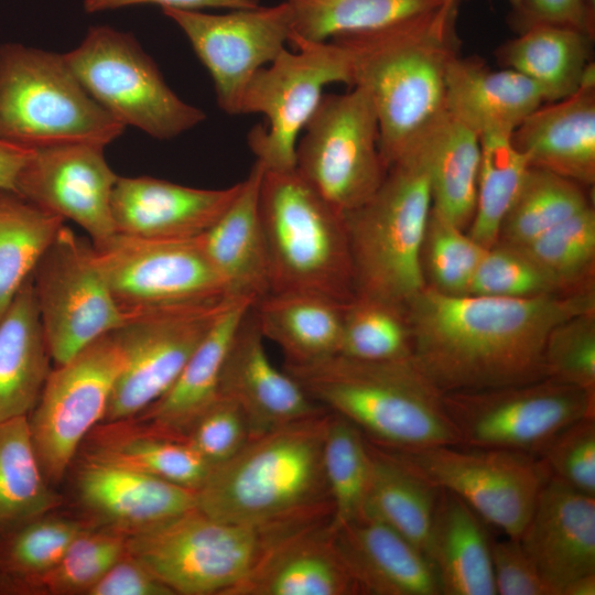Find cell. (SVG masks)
I'll use <instances>...</instances> for the list:
<instances>
[{
	"label": "cell",
	"instance_id": "obj_1",
	"mask_svg": "<svg viewBox=\"0 0 595 595\" xmlns=\"http://www.w3.org/2000/svg\"><path fill=\"white\" fill-rule=\"evenodd\" d=\"M595 311L594 286L531 298L454 295L425 285L405 306L411 357L442 392L547 378L543 353L561 322Z\"/></svg>",
	"mask_w": 595,
	"mask_h": 595
},
{
	"label": "cell",
	"instance_id": "obj_2",
	"mask_svg": "<svg viewBox=\"0 0 595 595\" xmlns=\"http://www.w3.org/2000/svg\"><path fill=\"white\" fill-rule=\"evenodd\" d=\"M459 0L392 24L332 40L349 57L353 86L371 97L387 169L411 154L448 113L446 78L459 55Z\"/></svg>",
	"mask_w": 595,
	"mask_h": 595
},
{
	"label": "cell",
	"instance_id": "obj_3",
	"mask_svg": "<svg viewBox=\"0 0 595 595\" xmlns=\"http://www.w3.org/2000/svg\"><path fill=\"white\" fill-rule=\"evenodd\" d=\"M328 411L250 437L213 466L196 489V508L263 537L331 520L323 448Z\"/></svg>",
	"mask_w": 595,
	"mask_h": 595
},
{
	"label": "cell",
	"instance_id": "obj_4",
	"mask_svg": "<svg viewBox=\"0 0 595 595\" xmlns=\"http://www.w3.org/2000/svg\"><path fill=\"white\" fill-rule=\"evenodd\" d=\"M309 397L353 423L372 445L408 451L461 444L443 393L412 357L363 360L340 354L284 368Z\"/></svg>",
	"mask_w": 595,
	"mask_h": 595
},
{
	"label": "cell",
	"instance_id": "obj_5",
	"mask_svg": "<svg viewBox=\"0 0 595 595\" xmlns=\"http://www.w3.org/2000/svg\"><path fill=\"white\" fill-rule=\"evenodd\" d=\"M259 212L270 293H310L343 305L356 296L344 216L295 170L263 171Z\"/></svg>",
	"mask_w": 595,
	"mask_h": 595
},
{
	"label": "cell",
	"instance_id": "obj_6",
	"mask_svg": "<svg viewBox=\"0 0 595 595\" xmlns=\"http://www.w3.org/2000/svg\"><path fill=\"white\" fill-rule=\"evenodd\" d=\"M432 195L416 155L388 167L372 196L344 215L356 295L402 307L426 285L422 249Z\"/></svg>",
	"mask_w": 595,
	"mask_h": 595
},
{
	"label": "cell",
	"instance_id": "obj_7",
	"mask_svg": "<svg viewBox=\"0 0 595 595\" xmlns=\"http://www.w3.org/2000/svg\"><path fill=\"white\" fill-rule=\"evenodd\" d=\"M125 126L83 87L63 55L19 43L0 46V139L42 148L106 147Z\"/></svg>",
	"mask_w": 595,
	"mask_h": 595
},
{
	"label": "cell",
	"instance_id": "obj_8",
	"mask_svg": "<svg viewBox=\"0 0 595 595\" xmlns=\"http://www.w3.org/2000/svg\"><path fill=\"white\" fill-rule=\"evenodd\" d=\"M63 56L86 91L125 127L167 140L206 118L167 86L131 33L91 26L82 43Z\"/></svg>",
	"mask_w": 595,
	"mask_h": 595
},
{
	"label": "cell",
	"instance_id": "obj_9",
	"mask_svg": "<svg viewBox=\"0 0 595 595\" xmlns=\"http://www.w3.org/2000/svg\"><path fill=\"white\" fill-rule=\"evenodd\" d=\"M296 52L284 48L255 73L238 104V115L261 113L266 126H256L248 144L264 171L295 170V148L301 131L316 110L324 87L344 83L353 87L346 50L333 40L291 42Z\"/></svg>",
	"mask_w": 595,
	"mask_h": 595
},
{
	"label": "cell",
	"instance_id": "obj_10",
	"mask_svg": "<svg viewBox=\"0 0 595 595\" xmlns=\"http://www.w3.org/2000/svg\"><path fill=\"white\" fill-rule=\"evenodd\" d=\"M295 148V171L343 216L368 201L387 174L378 116L369 94L353 86L324 94Z\"/></svg>",
	"mask_w": 595,
	"mask_h": 595
},
{
	"label": "cell",
	"instance_id": "obj_11",
	"mask_svg": "<svg viewBox=\"0 0 595 595\" xmlns=\"http://www.w3.org/2000/svg\"><path fill=\"white\" fill-rule=\"evenodd\" d=\"M442 400L462 445L536 457L563 429L595 416V392L551 378L446 392Z\"/></svg>",
	"mask_w": 595,
	"mask_h": 595
},
{
	"label": "cell",
	"instance_id": "obj_12",
	"mask_svg": "<svg viewBox=\"0 0 595 595\" xmlns=\"http://www.w3.org/2000/svg\"><path fill=\"white\" fill-rule=\"evenodd\" d=\"M263 548L252 528L214 519L196 507L128 537L127 549L173 595H227Z\"/></svg>",
	"mask_w": 595,
	"mask_h": 595
},
{
	"label": "cell",
	"instance_id": "obj_13",
	"mask_svg": "<svg viewBox=\"0 0 595 595\" xmlns=\"http://www.w3.org/2000/svg\"><path fill=\"white\" fill-rule=\"evenodd\" d=\"M91 246L126 322L228 296L197 237L151 239L115 232Z\"/></svg>",
	"mask_w": 595,
	"mask_h": 595
},
{
	"label": "cell",
	"instance_id": "obj_14",
	"mask_svg": "<svg viewBox=\"0 0 595 595\" xmlns=\"http://www.w3.org/2000/svg\"><path fill=\"white\" fill-rule=\"evenodd\" d=\"M381 450L513 539L521 534L549 477L538 457L520 452L462 444Z\"/></svg>",
	"mask_w": 595,
	"mask_h": 595
},
{
	"label": "cell",
	"instance_id": "obj_15",
	"mask_svg": "<svg viewBox=\"0 0 595 595\" xmlns=\"http://www.w3.org/2000/svg\"><path fill=\"white\" fill-rule=\"evenodd\" d=\"M121 367L116 331L53 366L26 416L34 450L52 486L65 480L82 443L102 422Z\"/></svg>",
	"mask_w": 595,
	"mask_h": 595
},
{
	"label": "cell",
	"instance_id": "obj_16",
	"mask_svg": "<svg viewBox=\"0 0 595 595\" xmlns=\"http://www.w3.org/2000/svg\"><path fill=\"white\" fill-rule=\"evenodd\" d=\"M36 306L54 366L123 326L91 241L66 225L32 272Z\"/></svg>",
	"mask_w": 595,
	"mask_h": 595
},
{
	"label": "cell",
	"instance_id": "obj_17",
	"mask_svg": "<svg viewBox=\"0 0 595 595\" xmlns=\"http://www.w3.org/2000/svg\"><path fill=\"white\" fill-rule=\"evenodd\" d=\"M232 298L158 311L117 329L122 367L102 422L133 418L156 401Z\"/></svg>",
	"mask_w": 595,
	"mask_h": 595
},
{
	"label": "cell",
	"instance_id": "obj_18",
	"mask_svg": "<svg viewBox=\"0 0 595 595\" xmlns=\"http://www.w3.org/2000/svg\"><path fill=\"white\" fill-rule=\"evenodd\" d=\"M162 12L186 35L213 78L218 106L229 115H238L246 85L285 48L292 32L291 10L284 1L224 14L173 8Z\"/></svg>",
	"mask_w": 595,
	"mask_h": 595
},
{
	"label": "cell",
	"instance_id": "obj_19",
	"mask_svg": "<svg viewBox=\"0 0 595 595\" xmlns=\"http://www.w3.org/2000/svg\"><path fill=\"white\" fill-rule=\"evenodd\" d=\"M102 145L72 143L33 150L20 170L14 191L39 208L71 220L91 242L116 232L111 195L119 175Z\"/></svg>",
	"mask_w": 595,
	"mask_h": 595
},
{
	"label": "cell",
	"instance_id": "obj_20",
	"mask_svg": "<svg viewBox=\"0 0 595 595\" xmlns=\"http://www.w3.org/2000/svg\"><path fill=\"white\" fill-rule=\"evenodd\" d=\"M66 476L73 513L127 537L196 507L193 489L90 458L76 456Z\"/></svg>",
	"mask_w": 595,
	"mask_h": 595
},
{
	"label": "cell",
	"instance_id": "obj_21",
	"mask_svg": "<svg viewBox=\"0 0 595 595\" xmlns=\"http://www.w3.org/2000/svg\"><path fill=\"white\" fill-rule=\"evenodd\" d=\"M218 396L241 409L251 437L327 411L289 372L271 363L252 306L227 350Z\"/></svg>",
	"mask_w": 595,
	"mask_h": 595
},
{
	"label": "cell",
	"instance_id": "obj_22",
	"mask_svg": "<svg viewBox=\"0 0 595 595\" xmlns=\"http://www.w3.org/2000/svg\"><path fill=\"white\" fill-rule=\"evenodd\" d=\"M554 595L595 573V496L548 477L518 538Z\"/></svg>",
	"mask_w": 595,
	"mask_h": 595
},
{
	"label": "cell",
	"instance_id": "obj_23",
	"mask_svg": "<svg viewBox=\"0 0 595 595\" xmlns=\"http://www.w3.org/2000/svg\"><path fill=\"white\" fill-rule=\"evenodd\" d=\"M329 522L264 539L252 569L227 595L360 594L337 553Z\"/></svg>",
	"mask_w": 595,
	"mask_h": 595
},
{
	"label": "cell",
	"instance_id": "obj_24",
	"mask_svg": "<svg viewBox=\"0 0 595 595\" xmlns=\"http://www.w3.org/2000/svg\"><path fill=\"white\" fill-rule=\"evenodd\" d=\"M240 185L205 190L151 176H118L111 195L116 232L151 239L196 238L227 209Z\"/></svg>",
	"mask_w": 595,
	"mask_h": 595
},
{
	"label": "cell",
	"instance_id": "obj_25",
	"mask_svg": "<svg viewBox=\"0 0 595 595\" xmlns=\"http://www.w3.org/2000/svg\"><path fill=\"white\" fill-rule=\"evenodd\" d=\"M529 166L580 185L595 181V66L581 87L561 100L540 106L510 136Z\"/></svg>",
	"mask_w": 595,
	"mask_h": 595
},
{
	"label": "cell",
	"instance_id": "obj_26",
	"mask_svg": "<svg viewBox=\"0 0 595 595\" xmlns=\"http://www.w3.org/2000/svg\"><path fill=\"white\" fill-rule=\"evenodd\" d=\"M333 538L337 553L360 594H442L429 558L379 520L360 515L333 529Z\"/></svg>",
	"mask_w": 595,
	"mask_h": 595
},
{
	"label": "cell",
	"instance_id": "obj_27",
	"mask_svg": "<svg viewBox=\"0 0 595 595\" xmlns=\"http://www.w3.org/2000/svg\"><path fill=\"white\" fill-rule=\"evenodd\" d=\"M263 171L256 161L231 204L197 237L227 295L255 302L270 293L268 252L259 212Z\"/></svg>",
	"mask_w": 595,
	"mask_h": 595
},
{
	"label": "cell",
	"instance_id": "obj_28",
	"mask_svg": "<svg viewBox=\"0 0 595 595\" xmlns=\"http://www.w3.org/2000/svg\"><path fill=\"white\" fill-rule=\"evenodd\" d=\"M543 101L541 89L511 68L494 71L477 57L459 55L450 66L447 111L479 137L511 136Z\"/></svg>",
	"mask_w": 595,
	"mask_h": 595
},
{
	"label": "cell",
	"instance_id": "obj_29",
	"mask_svg": "<svg viewBox=\"0 0 595 595\" xmlns=\"http://www.w3.org/2000/svg\"><path fill=\"white\" fill-rule=\"evenodd\" d=\"M255 301L232 298L171 387L133 416L150 429L184 440L196 419L217 399L224 360Z\"/></svg>",
	"mask_w": 595,
	"mask_h": 595
},
{
	"label": "cell",
	"instance_id": "obj_30",
	"mask_svg": "<svg viewBox=\"0 0 595 595\" xmlns=\"http://www.w3.org/2000/svg\"><path fill=\"white\" fill-rule=\"evenodd\" d=\"M426 555L442 594L497 595L491 540L485 521L461 498L440 488Z\"/></svg>",
	"mask_w": 595,
	"mask_h": 595
},
{
	"label": "cell",
	"instance_id": "obj_31",
	"mask_svg": "<svg viewBox=\"0 0 595 595\" xmlns=\"http://www.w3.org/2000/svg\"><path fill=\"white\" fill-rule=\"evenodd\" d=\"M52 365L31 275L0 317V422L29 415Z\"/></svg>",
	"mask_w": 595,
	"mask_h": 595
},
{
	"label": "cell",
	"instance_id": "obj_32",
	"mask_svg": "<svg viewBox=\"0 0 595 595\" xmlns=\"http://www.w3.org/2000/svg\"><path fill=\"white\" fill-rule=\"evenodd\" d=\"M76 456L155 476L195 491L212 468L186 441L163 435L134 418L99 423Z\"/></svg>",
	"mask_w": 595,
	"mask_h": 595
},
{
	"label": "cell",
	"instance_id": "obj_33",
	"mask_svg": "<svg viewBox=\"0 0 595 595\" xmlns=\"http://www.w3.org/2000/svg\"><path fill=\"white\" fill-rule=\"evenodd\" d=\"M344 305L296 292L269 293L252 304L264 339L272 340L286 364H309L338 354Z\"/></svg>",
	"mask_w": 595,
	"mask_h": 595
},
{
	"label": "cell",
	"instance_id": "obj_34",
	"mask_svg": "<svg viewBox=\"0 0 595 595\" xmlns=\"http://www.w3.org/2000/svg\"><path fill=\"white\" fill-rule=\"evenodd\" d=\"M410 155L425 166L432 208L461 229L469 226L477 197L479 136L447 113Z\"/></svg>",
	"mask_w": 595,
	"mask_h": 595
},
{
	"label": "cell",
	"instance_id": "obj_35",
	"mask_svg": "<svg viewBox=\"0 0 595 595\" xmlns=\"http://www.w3.org/2000/svg\"><path fill=\"white\" fill-rule=\"evenodd\" d=\"M593 35L577 29L533 24L506 43L500 63L532 80L549 102L575 93L594 65L591 62Z\"/></svg>",
	"mask_w": 595,
	"mask_h": 595
},
{
	"label": "cell",
	"instance_id": "obj_36",
	"mask_svg": "<svg viewBox=\"0 0 595 595\" xmlns=\"http://www.w3.org/2000/svg\"><path fill=\"white\" fill-rule=\"evenodd\" d=\"M368 446L371 466L361 515L387 524L426 555L440 488L383 450Z\"/></svg>",
	"mask_w": 595,
	"mask_h": 595
},
{
	"label": "cell",
	"instance_id": "obj_37",
	"mask_svg": "<svg viewBox=\"0 0 595 595\" xmlns=\"http://www.w3.org/2000/svg\"><path fill=\"white\" fill-rule=\"evenodd\" d=\"M63 505L44 475L26 416L0 422V539Z\"/></svg>",
	"mask_w": 595,
	"mask_h": 595
},
{
	"label": "cell",
	"instance_id": "obj_38",
	"mask_svg": "<svg viewBox=\"0 0 595 595\" xmlns=\"http://www.w3.org/2000/svg\"><path fill=\"white\" fill-rule=\"evenodd\" d=\"M86 524L60 509L42 515L0 539V594L35 595Z\"/></svg>",
	"mask_w": 595,
	"mask_h": 595
},
{
	"label": "cell",
	"instance_id": "obj_39",
	"mask_svg": "<svg viewBox=\"0 0 595 595\" xmlns=\"http://www.w3.org/2000/svg\"><path fill=\"white\" fill-rule=\"evenodd\" d=\"M65 221L0 187V317Z\"/></svg>",
	"mask_w": 595,
	"mask_h": 595
},
{
	"label": "cell",
	"instance_id": "obj_40",
	"mask_svg": "<svg viewBox=\"0 0 595 595\" xmlns=\"http://www.w3.org/2000/svg\"><path fill=\"white\" fill-rule=\"evenodd\" d=\"M291 10L294 40L326 42L382 28L437 9L450 0H283Z\"/></svg>",
	"mask_w": 595,
	"mask_h": 595
},
{
	"label": "cell",
	"instance_id": "obj_41",
	"mask_svg": "<svg viewBox=\"0 0 595 595\" xmlns=\"http://www.w3.org/2000/svg\"><path fill=\"white\" fill-rule=\"evenodd\" d=\"M588 206L578 183L529 166L501 224L497 242L523 246Z\"/></svg>",
	"mask_w": 595,
	"mask_h": 595
},
{
	"label": "cell",
	"instance_id": "obj_42",
	"mask_svg": "<svg viewBox=\"0 0 595 595\" xmlns=\"http://www.w3.org/2000/svg\"><path fill=\"white\" fill-rule=\"evenodd\" d=\"M480 138V165L477 197L468 235L485 248L498 241L508 214L529 167L527 159L513 147L510 136Z\"/></svg>",
	"mask_w": 595,
	"mask_h": 595
},
{
	"label": "cell",
	"instance_id": "obj_43",
	"mask_svg": "<svg viewBox=\"0 0 595 595\" xmlns=\"http://www.w3.org/2000/svg\"><path fill=\"white\" fill-rule=\"evenodd\" d=\"M323 462L333 507L329 524L335 529L363 512L371 455L363 433L348 420L333 412H329L327 419Z\"/></svg>",
	"mask_w": 595,
	"mask_h": 595
},
{
	"label": "cell",
	"instance_id": "obj_44",
	"mask_svg": "<svg viewBox=\"0 0 595 595\" xmlns=\"http://www.w3.org/2000/svg\"><path fill=\"white\" fill-rule=\"evenodd\" d=\"M338 354L363 360L410 357L405 307L356 295L343 309Z\"/></svg>",
	"mask_w": 595,
	"mask_h": 595
},
{
	"label": "cell",
	"instance_id": "obj_45",
	"mask_svg": "<svg viewBox=\"0 0 595 595\" xmlns=\"http://www.w3.org/2000/svg\"><path fill=\"white\" fill-rule=\"evenodd\" d=\"M563 292L591 285L595 260V210L592 206L520 246Z\"/></svg>",
	"mask_w": 595,
	"mask_h": 595
},
{
	"label": "cell",
	"instance_id": "obj_46",
	"mask_svg": "<svg viewBox=\"0 0 595 595\" xmlns=\"http://www.w3.org/2000/svg\"><path fill=\"white\" fill-rule=\"evenodd\" d=\"M127 541L122 533L86 526L40 582L35 595H87L127 551Z\"/></svg>",
	"mask_w": 595,
	"mask_h": 595
},
{
	"label": "cell",
	"instance_id": "obj_47",
	"mask_svg": "<svg viewBox=\"0 0 595 595\" xmlns=\"http://www.w3.org/2000/svg\"><path fill=\"white\" fill-rule=\"evenodd\" d=\"M485 250L467 231L432 208L422 249L423 272L430 278L426 285L447 294H467Z\"/></svg>",
	"mask_w": 595,
	"mask_h": 595
},
{
	"label": "cell",
	"instance_id": "obj_48",
	"mask_svg": "<svg viewBox=\"0 0 595 595\" xmlns=\"http://www.w3.org/2000/svg\"><path fill=\"white\" fill-rule=\"evenodd\" d=\"M566 293L519 247L497 242L483 253L467 294L531 298Z\"/></svg>",
	"mask_w": 595,
	"mask_h": 595
},
{
	"label": "cell",
	"instance_id": "obj_49",
	"mask_svg": "<svg viewBox=\"0 0 595 595\" xmlns=\"http://www.w3.org/2000/svg\"><path fill=\"white\" fill-rule=\"evenodd\" d=\"M543 360L547 378L595 392V311L553 327Z\"/></svg>",
	"mask_w": 595,
	"mask_h": 595
},
{
	"label": "cell",
	"instance_id": "obj_50",
	"mask_svg": "<svg viewBox=\"0 0 595 595\" xmlns=\"http://www.w3.org/2000/svg\"><path fill=\"white\" fill-rule=\"evenodd\" d=\"M537 457L549 477L595 496V416L563 429Z\"/></svg>",
	"mask_w": 595,
	"mask_h": 595
},
{
	"label": "cell",
	"instance_id": "obj_51",
	"mask_svg": "<svg viewBox=\"0 0 595 595\" xmlns=\"http://www.w3.org/2000/svg\"><path fill=\"white\" fill-rule=\"evenodd\" d=\"M251 437L248 421L230 399H217L196 419L184 441L212 467L238 453Z\"/></svg>",
	"mask_w": 595,
	"mask_h": 595
},
{
	"label": "cell",
	"instance_id": "obj_52",
	"mask_svg": "<svg viewBox=\"0 0 595 595\" xmlns=\"http://www.w3.org/2000/svg\"><path fill=\"white\" fill-rule=\"evenodd\" d=\"M497 595H554L518 539L491 541Z\"/></svg>",
	"mask_w": 595,
	"mask_h": 595
},
{
	"label": "cell",
	"instance_id": "obj_53",
	"mask_svg": "<svg viewBox=\"0 0 595 595\" xmlns=\"http://www.w3.org/2000/svg\"><path fill=\"white\" fill-rule=\"evenodd\" d=\"M87 595H173V593L127 549Z\"/></svg>",
	"mask_w": 595,
	"mask_h": 595
},
{
	"label": "cell",
	"instance_id": "obj_54",
	"mask_svg": "<svg viewBox=\"0 0 595 595\" xmlns=\"http://www.w3.org/2000/svg\"><path fill=\"white\" fill-rule=\"evenodd\" d=\"M516 12L522 30L533 24H554L594 33V9L586 0H523Z\"/></svg>",
	"mask_w": 595,
	"mask_h": 595
},
{
	"label": "cell",
	"instance_id": "obj_55",
	"mask_svg": "<svg viewBox=\"0 0 595 595\" xmlns=\"http://www.w3.org/2000/svg\"><path fill=\"white\" fill-rule=\"evenodd\" d=\"M141 4H156L161 9L173 8L182 10H201L207 8L236 10L260 6L259 0H84L83 8L86 13L94 14Z\"/></svg>",
	"mask_w": 595,
	"mask_h": 595
},
{
	"label": "cell",
	"instance_id": "obj_56",
	"mask_svg": "<svg viewBox=\"0 0 595 595\" xmlns=\"http://www.w3.org/2000/svg\"><path fill=\"white\" fill-rule=\"evenodd\" d=\"M32 152L0 139V187L14 191L18 174Z\"/></svg>",
	"mask_w": 595,
	"mask_h": 595
},
{
	"label": "cell",
	"instance_id": "obj_57",
	"mask_svg": "<svg viewBox=\"0 0 595 595\" xmlns=\"http://www.w3.org/2000/svg\"><path fill=\"white\" fill-rule=\"evenodd\" d=\"M595 573L585 574L571 581L564 586L561 595H594Z\"/></svg>",
	"mask_w": 595,
	"mask_h": 595
},
{
	"label": "cell",
	"instance_id": "obj_58",
	"mask_svg": "<svg viewBox=\"0 0 595 595\" xmlns=\"http://www.w3.org/2000/svg\"><path fill=\"white\" fill-rule=\"evenodd\" d=\"M523 0H509L511 6L513 7L515 11H518L522 4Z\"/></svg>",
	"mask_w": 595,
	"mask_h": 595
},
{
	"label": "cell",
	"instance_id": "obj_59",
	"mask_svg": "<svg viewBox=\"0 0 595 595\" xmlns=\"http://www.w3.org/2000/svg\"><path fill=\"white\" fill-rule=\"evenodd\" d=\"M588 6L594 9L595 0H586Z\"/></svg>",
	"mask_w": 595,
	"mask_h": 595
}]
</instances>
